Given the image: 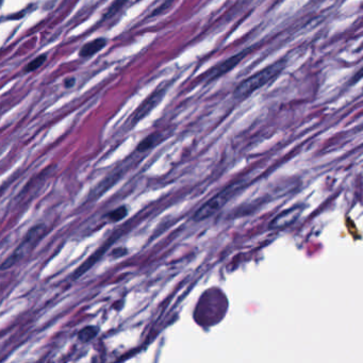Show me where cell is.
Listing matches in <instances>:
<instances>
[{
	"label": "cell",
	"instance_id": "obj_12",
	"mask_svg": "<svg viewBox=\"0 0 363 363\" xmlns=\"http://www.w3.org/2000/svg\"><path fill=\"white\" fill-rule=\"evenodd\" d=\"M46 59H47L46 55H40V56L37 57L35 59H33V60H32V61H31L30 63H29L28 65H27V67H26V72L29 73V72H33V70L38 69L39 67L42 66L43 64L45 63Z\"/></svg>",
	"mask_w": 363,
	"mask_h": 363
},
{
	"label": "cell",
	"instance_id": "obj_8",
	"mask_svg": "<svg viewBox=\"0 0 363 363\" xmlns=\"http://www.w3.org/2000/svg\"><path fill=\"white\" fill-rule=\"evenodd\" d=\"M107 45V40L104 39H96L92 40V42H89L85 44L83 47H82L80 50V56L86 58V57H91L97 54L98 51H101L103 47Z\"/></svg>",
	"mask_w": 363,
	"mask_h": 363
},
{
	"label": "cell",
	"instance_id": "obj_7",
	"mask_svg": "<svg viewBox=\"0 0 363 363\" xmlns=\"http://www.w3.org/2000/svg\"><path fill=\"white\" fill-rule=\"evenodd\" d=\"M300 213L301 210H298L297 208H292L288 211H284V212L280 213L271 222V228H283L285 226H289L297 220Z\"/></svg>",
	"mask_w": 363,
	"mask_h": 363
},
{
	"label": "cell",
	"instance_id": "obj_13",
	"mask_svg": "<svg viewBox=\"0 0 363 363\" xmlns=\"http://www.w3.org/2000/svg\"><path fill=\"white\" fill-rule=\"evenodd\" d=\"M156 143H157V136H156V134H152V136L147 137L140 143V145L138 146V150L139 151L147 150L150 147H152V146H154Z\"/></svg>",
	"mask_w": 363,
	"mask_h": 363
},
{
	"label": "cell",
	"instance_id": "obj_5",
	"mask_svg": "<svg viewBox=\"0 0 363 363\" xmlns=\"http://www.w3.org/2000/svg\"><path fill=\"white\" fill-rule=\"evenodd\" d=\"M248 51H249V49L240 51L239 54L226 59L225 61H222V63H220L216 66H214L213 68H211L209 70V73L206 75V80L208 82L209 81L211 82V81L221 78L222 76H224L225 74L229 73L232 68L236 67L238 64L243 60V58H245L246 56L249 54Z\"/></svg>",
	"mask_w": 363,
	"mask_h": 363
},
{
	"label": "cell",
	"instance_id": "obj_6",
	"mask_svg": "<svg viewBox=\"0 0 363 363\" xmlns=\"http://www.w3.org/2000/svg\"><path fill=\"white\" fill-rule=\"evenodd\" d=\"M121 177V171H119V169H116V171H114L112 174L107 176V177H105L101 182H99L95 186V189L91 191L89 197H87V202H91L93 201V199H96L99 196H101L103 193L107 190H109L110 187L112 186Z\"/></svg>",
	"mask_w": 363,
	"mask_h": 363
},
{
	"label": "cell",
	"instance_id": "obj_1",
	"mask_svg": "<svg viewBox=\"0 0 363 363\" xmlns=\"http://www.w3.org/2000/svg\"><path fill=\"white\" fill-rule=\"evenodd\" d=\"M286 64L285 60H280L275 62L271 65L265 67L260 72L250 76L248 79L244 80L242 83H240L234 91V97L238 99H244L250 96L254 92L261 89L269 81L273 80L275 77L282 72Z\"/></svg>",
	"mask_w": 363,
	"mask_h": 363
},
{
	"label": "cell",
	"instance_id": "obj_15",
	"mask_svg": "<svg viewBox=\"0 0 363 363\" xmlns=\"http://www.w3.org/2000/svg\"><path fill=\"white\" fill-rule=\"evenodd\" d=\"M75 82L76 80L74 78H69V79H66L64 83H65V87H72L75 84Z\"/></svg>",
	"mask_w": 363,
	"mask_h": 363
},
{
	"label": "cell",
	"instance_id": "obj_4",
	"mask_svg": "<svg viewBox=\"0 0 363 363\" xmlns=\"http://www.w3.org/2000/svg\"><path fill=\"white\" fill-rule=\"evenodd\" d=\"M166 90H167L166 86L158 87L155 92L151 93V95H149L147 98L145 99L143 103L137 109L136 113L133 114V117H132L133 124H136V122L144 119L145 116H147L151 111L162 101V99L164 98V96H165Z\"/></svg>",
	"mask_w": 363,
	"mask_h": 363
},
{
	"label": "cell",
	"instance_id": "obj_11",
	"mask_svg": "<svg viewBox=\"0 0 363 363\" xmlns=\"http://www.w3.org/2000/svg\"><path fill=\"white\" fill-rule=\"evenodd\" d=\"M128 211H127V208L125 206H121L120 208L115 209L114 211H112V212H110L108 214V219L111 221V222H120L121 220H122L125 218V216L127 215Z\"/></svg>",
	"mask_w": 363,
	"mask_h": 363
},
{
	"label": "cell",
	"instance_id": "obj_14",
	"mask_svg": "<svg viewBox=\"0 0 363 363\" xmlns=\"http://www.w3.org/2000/svg\"><path fill=\"white\" fill-rule=\"evenodd\" d=\"M127 254V249L125 248H116L112 251V256L114 258H117V257H121Z\"/></svg>",
	"mask_w": 363,
	"mask_h": 363
},
{
	"label": "cell",
	"instance_id": "obj_9",
	"mask_svg": "<svg viewBox=\"0 0 363 363\" xmlns=\"http://www.w3.org/2000/svg\"><path fill=\"white\" fill-rule=\"evenodd\" d=\"M99 332V329L98 327H95V326H86L84 327L83 329H81L79 332H78V339L80 340L81 342H90L92 341V340L95 338Z\"/></svg>",
	"mask_w": 363,
	"mask_h": 363
},
{
	"label": "cell",
	"instance_id": "obj_10",
	"mask_svg": "<svg viewBox=\"0 0 363 363\" xmlns=\"http://www.w3.org/2000/svg\"><path fill=\"white\" fill-rule=\"evenodd\" d=\"M127 1L128 0H114L113 3L110 5L107 12H105V14L103 15V19L107 20L109 19V17L115 15L117 12H119L127 3Z\"/></svg>",
	"mask_w": 363,
	"mask_h": 363
},
{
	"label": "cell",
	"instance_id": "obj_3",
	"mask_svg": "<svg viewBox=\"0 0 363 363\" xmlns=\"http://www.w3.org/2000/svg\"><path fill=\"white\" fill-rule=\"evenodd\" d=\"M239 187H240L239 183H233L226 187L225 190H222L219 194H216L215 196L209 199L207 202H204L202 206L196 211L195 214L193 215V219L196 222H201L208 219L209 216L213 215L219 209H221L222 206H225L228 201L236 194Z\"/></svg>",
	"mask_w": 363,
	"mask_h": 363
},
{
	"label": "cell",
	"instance_id": "obj_2",
	"mask_svg": "<svg viewBox=\"0 0 363 363\" xmlns=\"http://www.w3.org/2000/svg\"><path fill=\"white\" fill-rule=\"evenodd\" d=\"M45 232H46L45 224H38L31 227L30 229L28 230L26 237L23 238L21 243L19 245V247H17L14 250V253L3 262V264L0 266V269H1V271L8 269L15 265L17 262L22 260L23 258H26L31 253L32 249L37 246V244L40 241V239L44 237Z\"/></svg>",
	"mask_w": 363,
	"mask_h": 363
}]
</instances>
